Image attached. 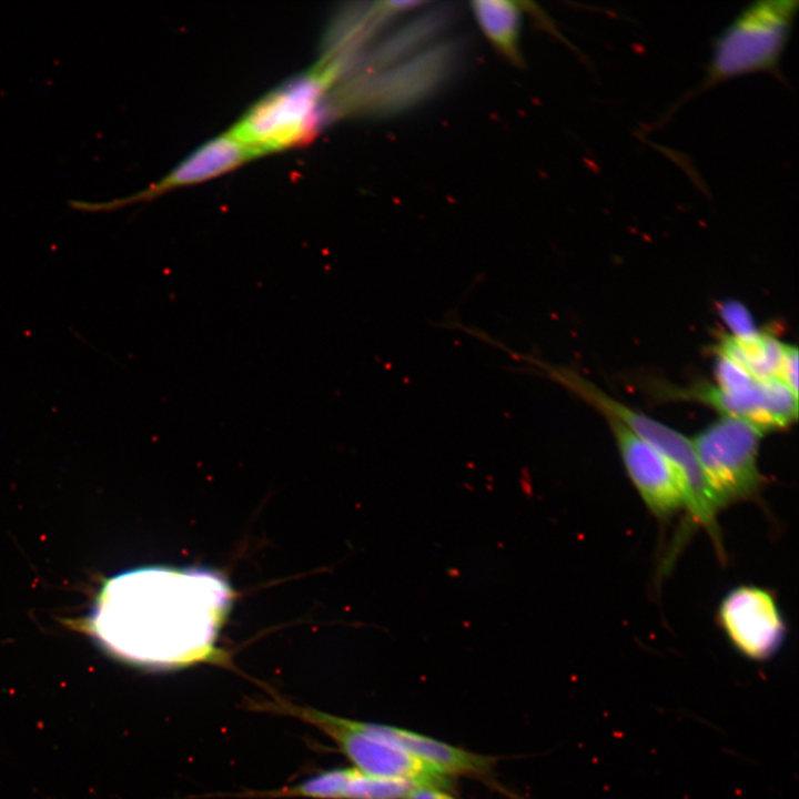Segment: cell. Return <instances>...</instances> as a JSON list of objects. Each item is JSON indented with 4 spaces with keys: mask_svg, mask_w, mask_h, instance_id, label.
Listing matches in <instances>:
<instances>
[{
    "mask_svg": "<svg viewBox=\"0 0 799 799\" xmlns=\"http://www.w3.org/2000/svg\"><path fill=\"white\" fill-rule=\"evenodd\" d=\"M232 590L203 568L144 567L105 581L88 625L117 657L176 668L214 660V641Z\"/></svg>",
    "mask_w": 799,
    "mask_h": 799,
    "instance_id": "obj_1",
    "label": "cell"
},
{
    "mask_svg": "<svg viewBox=\"0 0 799 799\" xmlns=\"http://www.w3.org/2000/svg\"><path fill=\"white\" fill-rule=\"evenodd\" d=\"M545 373L570 392L594 406L603 415H611L656 448L672 466L680 482L685 510L692 525L706 529L716 544L719 513L699 466L691 439L609 396L575 371L547 365Z\"/></svg>",
    "mask_w": 799,
    "mask_h": 799,
    "instance_id": "obj_2",
    "label": "cell"
},
{
    "mask_svg": "<svg viewBox=\"0 0 799 799\" xmlns=\"http://www.w3.org/2000/svg\"><path fill=\"white\" fill-rule=\"evenodd\" d=\"M335 73L330 63L294 77L251 107L230 133L255 155L310 140L325 117Z\"/></svg>",
    "mask_w": 799,
    "mask_h": 799,
    "instance_id": "obj_3",
    "label": "cell"
},
{
    "mask_svg": "<svg viewBox=\"0 0 799 799\" xmlns=\"http://www.w3.org/2000/svg\"><path fill=\"white\" fill-rule=\"evenodd\" d=\"M256 708L287 715L316 727L334 741L354 768L367 775L451 792L455 789V777L376 735L368 728L366 721L342 718L282 699L260 701Z\"/></svg>",
    "mask_w": 799,
    "mask_h": 799,
    "instance_id": "obj_4",
    "label": "cell"
},
{
    "mask_svg": "<svg viewBox=\"0 0 799 799\" xmlns=\"http://www.w3.org/2000/svg\"><path fill=\"white\" fill-rule=\"evenodd\" d=\"M797 8L793 0H768L741 10L715 39L701 88L742 74L777 70Z\"/></svg>",
    "mask_w": 799,
    "mask_h": 799,
    "instance_id": "obj_5",
    "label": "cell"
},
{
    "mask_svg": "<svg viewBox=\"0 0 799 799\" xmlns=\"http://www.w3.org/2000/svg\"><path fill=\"white\" fill-rule=\"evenodd\" d=\"M763 435L760 428L745 419L721 416L691 439L719 512L760 495L766 483L758 465Z\"/></svg>",
    "mask_w": 799,
    "mask_h": 799,
    "instance_id": "obj_6",
    "label": "cell"
},
{
    "mask_svg": "<svg viewBox=\"0 0 799 799\" xmlns=\"http://www.w3.org/2000/svg\"><path fill=\"white\" fill-rule=\"evenodd\" d=\"M716 620L731 646L744 657L771 658L787 636V623L772 590L738 585L720 599Z\"/></svg>",
    "mask_w": 799,
    "mask_h": 799,
    "instance_id": "obj_7",
    "label": "cell"
},
{
    "mask_svg": "<svg viewBox=\"0 0 799 799\" xmlns=\"http://www.w3.org/2000/svg\"><path fill=\"white\" fill-rule=\"evenodd\" d=\"M604 416L628 478L648 510L666 520L685 509L682 488L669 462L619 419Z\"/></svg>",
    "mask_w": 799,
    "mask_h": 799,
    "instance_id": "obj_8",
    "label": "cell"
},
{
    "mask_svg": "<svg viewBox=\"0 0 799 799\" xmlns=\"http://www.w3.org/2000/svg\"><path fill=\"white\" fill-rule=\"evenodd\" d=\"M414 787L417 786L402 780L377 778L356 768H337L259 796L311 799H406Z\"/></svg>",
    "mask_w": 799,
    "mask_h": 799,
    "instance_id": "obj_9",
    "label": "cell"
},
{
    "mask_svg": "<svg viewBox=\"0 0 799 799\" xmlns=\"http://www.w3.org/2000/svg\"><path fill=\"white\" fill-rule=\"evenodd\" d=\"M367 726L376 735L452 777L466 776L494 782L496 757L475 754L404 728L376 722H367Z\"/></svg>",
    "mask_w": 799,
    "mask_h": 799,
    "instance_id": "obj_10",
    "label": "cell"
},
{
    "mask_svg": "<svg viewBox=\"0 0 799 799\" xmlns=\"http://www.w3.org/2000/svg\"><path fill=\"white\" fill-rule=\"evenodd\" d=\"M255 154L231 133L216 136L192 152L158 184L132 198H151L160 192L188 186L237 168Z\"/></svg>",
    "mask_w": 799,
    "mask_h": 799,
    "instance_id": "obj_11",
    "label": "cell"
},
{
    "mask_svg": "<svg viewBox=\"0 0 799 799\" xmlns=\"http://www.w3.org/2000/svg\"><path fill=\"white\" fill-rule=\"evenodd\" d=\"M472 11L488 41L509 62L522 63L518 49L520 8L502 0H479L471 3Z\"/></svg>",
    "mask_w": 799,
    "mask_h": 799,
    "instance_id": "obj_12",
    "label": "cell"
},
{
    "mask_svg": "<svg viewBox=\"0 0 799 799\" xmlns=\"http://www.w3.org/2000/svg\"><path fill=\"white\" fill-rule=\"evenodd\" d=\"M720 315L730 328L735 340L739 342L751 341L760 334L748 310L736 301H728L720 305Z\"/></svg>",
    "mask_w": 799,
    "mask_h": 799,
    "instance_id": "obj_13",
    "label": "cell"
},
{
    "mask_svg": "<svg viewBox=\"0 0 799 799\" xmlns=\"http://www.w3.org/2000/svg\"><path fill=\"white\" fill-rule=\"evenodd\" d=\"M780 381L798 395V350L796 346L786 345Z\"/></svg>",
    "mask_w": 799,
    "mask_h": 799,
    "instance_id": "obj_14",
    "label": "cell"
},
{
    "mask_svg": "<svg viewBox=\"0 0 799 799\" xmlns=\"http://www.w3.org/2000/svg\"><path fill=\"white\" fill-rule=\"evenodd\" d=\"M406 799H456L451 791L432 788L414 787Z\"/></svg>",
    "mask_w": 799,
    "mask_h": 799,
    "instance_id": "obj_15",
    "label": "cell"
}]
</instances>
